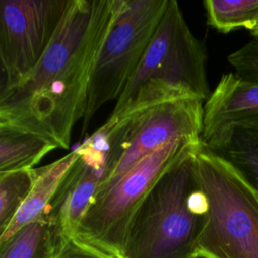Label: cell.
Listing matches in <instances>:
<instances>
[{"mask_svg":"<svg viewBox=\"0 0 258 258\" xmlns=\"http://www.w3.org/2000/svg\"><path fill=\"white\" fill-rule=\"evenodd\" d=\"M123 0H71L46 51L17 84L0 92V126L68 149L84 118L91 80Z\"/></svg>","mask_w":258,"mask_h":258,"instance_id":"1","label":"cell"},{"mask_svg":"<svg viewBox=\"0 0 258 258\" xmlns=\"http://www.w3.org/2000/svg\"><path fill=\"white\" fill-rule=\"evenodd\" d=\"M204 43L189 29L175 0H169L160 23L134 74L103 125L113 127L160 104L211 95Z\"/></svg>","mask_w":258,"mask_h":258,"instance_id":"2","label":"cell"},{"mask_svg":"<svg viewBox=\"0 0 258 258\" xmlns=\"http://www.w3.org/2000/svg\"><path fill=\"white\" fill-rule=\"evenodd\" d=\"M194 152L150 190L132 221L122 258L195 257L209 206L197 181Z\"/></svg>","mask_w":258,"mask_h":258,"instance_id":"3","label":"cell"},{"mask_svg":"<svg viewBox=\"0 0 258 258\" xmlns=\"http://www.w3.org/2000/svg\"><path fill=\"white\" fill-rule=\"evenodd\" d=\"M208 200L198 252L209 258H258V197L239 171L203 141L194 152Z\"/></svg>","mask_w":258,"mask_h":258,"instance_id":"4","label":"cell"},{"mask_svg":"<svg viewBox=\"0 0 258 258\" xmlns=\"http://www.w3.org/2000/svg\"><path fill=\"white\" fill-rule=\"evenodd\" d=\"M203 140H175L100 187L74 238L122 258L132 221L156 182Z\"/></svg>","mask_w":258,"mask_h":258,"instance_id":"5","label":"cell"},{"mask_svg":"<svg viewBox=\"0 0 258 258\" xmlns=\"http://www.w3.org/2000/svg\"><path fill=\"white\" fill-rule=\"evenodd\" d=\"M168 3L169 0H123L91 80L83 132L102 106L119 99L142 59Z\"/></svg>","mask_w":258,"mask_h":258,"instance_id":"6","label":"cell"},{"mask_svg":"<svg viewBox=\"0 0 258 258\" xmlns=\"http://www.w3.org/2000/svg\"><path fill=\"white\" fill-rule=\"evenodd\" d=\"M102 127L110 131L111 137L114 171L106 182L108 183L129 170L145 156L172 141L202 140L204 104L196 100L164 103L113 127L105 125Z\"/></svg>","mask_w":258,"mask_h":258,"instance_id":"7","label":"cell"},{"mask_svg":"<svg viewBox=\"0 0 258 258\" xmlns=\"http://www.w3.org/2000/svg\"><path fill=\"white\" fill-rule=\"evenodd\" d=\"M71 0H0L1 90L14 86L38 63Z\"/></svg>","mask_w":258,"mask_h":258,"instance_id":"8","label":"cell"},{"mask_svg":"<svg viewBox=\"0 0 258 258\" xmlns=\"http://www.w3.org/2000/svg\"><path fill=\"white\" fill-rule=\"evenodd\" d=\"M80 156L64 176L47 214L62 239L71 238L112 173L110 132L100 127L80 146Z\"/></svg>","mask_w":258,"mask_h":258,"instance_id":"9","label":"cell"},{"mask_svg":"<svg viewBox=\"0 0 258 258\" xmlns=\"http://www.w3.org/2000/svg\"><path fill=\"white\" fill-rule=\"evenodd\" d=\"M235 129L258 131V82L229 73L204 104L202 140L215 150Z\"/></svg>","mask_w":258,"mask_h":258,"instance_id":"10","label":"cell"},{"mask_svg":"<svg viewBox=\"0 0 258 258\" xmlns=\"http://www.w3.org/2000/svg\"><path fill=\"white\" fill-rule=\"evenodd\" d=\"M80 156L79 146L57 160L35 168V179L27 199L0 234V243L9 239L18 230L46 214L64 176Z\"/></svg>","mask_w":258,"mask_h":258,"instance_id":"11","label":"cell"},{"mask_svg":"<svg viewBox=\"0 0 258 258\" xmlns=\"http://www.w3.org/2000/svg\"><path fill=\"white\" fill-rule=\"evenodd\" d=\"M62 240L46 213L0 243V258H55Z\"/></svg>","mask_w":258,"mask_h":258,"instance_id":"12","label":"cell"},{"mask_svg":"<svg viewBox=\"0 0 258 258\" xmlns=\"http://www.w3.org/2000/svg\"><path fill=\"white\" fill-rule=\"evenodd\" d=\"M56 148L54 143L34 133L0 126V172L34 168Z\"/></svg>","mask_w":258,"mask_h":258,"instance_id":"13","label":"cell"},{"mask_svg":"<svg viewBox=\"0 0 258 258\" xmlns=\"http://www.w3.org/2000/svg\"><path fill=\"white\" fill-rule=\"evenodd\" d=\"M213 151L231 163L258 197V131L235 129L229 138Z\"/></svg>","mask_w":258,"mask_h":258,"instance_id":"14","label":"cell"},{"mask_svg":"<svg viewBox=\"0 0 258 258\" xmlns=\"http://www.w3.org/2000/svg\"><path fill=\"white\" fill-rule=\"evenodd\" d=\"M208 24L222 33L258 29V0H206Z\"/></svg>","mask_w":258,"mask_h":258,"instance_id":"15","label":"cell"},{"mask_svg":"<svg viewBox=\"0 0 258 258\" xmlns=\"http://www.w3.org/2000/svg\"><path fill=\"white\" fill-rule=\"evenodd\" d=\"M34 179L35 168L0 172V234L27 199Z\"/></svg>","mask_w":258,"mask_h":258,"instance_id":"16","label":"cell"},{"mask_svg":"<svg viewBox=\"0 0 258 258\" xmlns=\"http://www.w3.org/2000/svg\"><path fill=\"white\" fill-rule=\"evenodd\" d=\"M228 60L237 75L258 82V37L229 54Z\"/></svg>","mask_w":258,"mask_h":258,"instance_id":"17","label":"cell"},{"mask_svg":"<svg viewBox=\"0 0 258 258\" xmlns=\"http://www.w3.org/2000/svg\"><path fill=\"white\" fill-rule=\"evenodd\" d=\"M55 258H120L101 249L83 243L74 237L61 241Z\"/></svg>","mask_w":258,"mask_h":258,"instance_id":"18","label":"cell"},{"mask_svg":"<svg viewBox=\"0 0 258 258\" xmlns=\"http://www.w3.org/2000/svg\"><path fill=\"white\" fill-rule=\"evenodd\" d=\"M192 258H209V257H207V256H205V255H203V254L197 253V254L195 255V257H192Z\"/></svg>","mask_w":258,"mask_h":258,"instance_id":"19","label":"cell"},{"mask_svg":"<svg viewBox=\"0 0 258 258\" xmlns=\"http://www.w3.org/2000/svg\"><path fill=\"white\" fill-rule=\"evenodd\" d=\"M251 34L253 35V37H258V29H256V30L252 31V32H251Z\"/></svg>","mask_w":258,"mask_h":258,"instance_id":"20","label":"cell"}]
</instances>
